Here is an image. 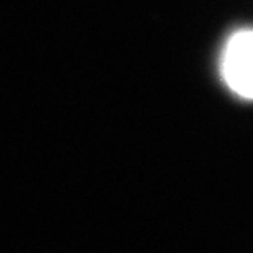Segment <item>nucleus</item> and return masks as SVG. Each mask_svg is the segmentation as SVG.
<instances>
[{"instance_id":"f257e3e1","label":"nucleus","mask_w":253,"mask_h":253,"mask_svg":"<svg viewBox=\"0 0 253 253\" xmlns=\"http://www.w3.org/2000/svg\"><path fill=\"white\" fill-rule=\"evenodd\" d=\"M220 68L232 92L253 100V30H240L227 40Z\"/></svg>"}]
</instances>
